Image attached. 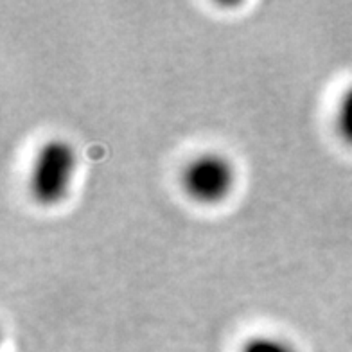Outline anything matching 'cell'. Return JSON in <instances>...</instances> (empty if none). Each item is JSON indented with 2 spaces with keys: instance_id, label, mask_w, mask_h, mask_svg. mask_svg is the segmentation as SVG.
<instances>
[{
  "instance_id": "7a4b0ae2",
  "label": "cell",
  "mask_w": 352,
  "mask_h": 352,
  "mask_svg": "<svg viewBox=\"0 0 352 352\" xmlns=\"http://www.w3.org/2000/svg\"><path fill=\"white\" fill-rule=\"evenodd\" d=\"M237 171L230 158L218 151H204L182 169V189L195 204L218 205L232 195Z\"/></svg>"
},
{
  "instance_id": "3957f363",
  "label": "cell",
  "mask_w": 352,
  "mask_h": 352,
  "mask_svg": "<svg viewBox=\"0 0 352 352\" xmlns=\"http://www.w3.org/2000/svg\"><path fill=\"white\" fill-rule=\"evenodd\" d=\"M336 131L342 140L352 146V83L343 90L336 108Z\"/></svg>"
},
{
  "instance_id": "6da1fadb",
  "label": "cell",
  "mask_w": 352,
  "mask_h": 352,
  "mask_svg": "<svg viewBox=\"0 0 352 352\" xmlns=\"http://www.w3.org/2000/svg\"><path fill=\"white\" fill-rule=\"evenodd\" d=\"M78 169V153L67 139H49L34 155L29 190L38 205L56 207L69 196Z\"/></svg>"
},
{
  "instance_id": "277c9868",
  "label": "cell",
  "mask_w": 352,
  "mask_h": 352,
  "mask_svg": "<svg viewBox=\"0 0 352 352\" xmlns=\"http://www.w3.org/2000/svg\"><path fill=\"white\" fill-rule=\"evenodd\" d=\"M241 352H297L292 343L286 342L278 336H270V334H261L254 338L246 340L243 343Z\"/></svg>"
}]
</instances>
